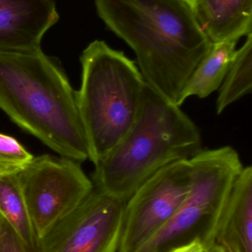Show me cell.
Wrapping results in <instances>:
<instances>
[{
	"label": "cell",
	"mask_w": 252,
	"mask_h": 252,
	"mask_svg": "<svg viewBox=\"0 0 252 252\" xmlns=\"http://www.w3.org/2000/svg\"><path fill=\"white\" fill-rule=\"evenodd\" d=\"M99 17L136 53L145 82L177 105L213 43L186 0H95Z\"/></svg>",
	"instance_id": "1"
},
{
	"label": "cell",
	"mask_w": 252,
	"mask_h": 252,
	"mask_svg": "<svg viewBox=\"0 0 252 252\" xmlns=\"http://www.w3.org/2000/svg\"><path fill=\"white\" fill-rule=\"evenodd\" d=\"M0 109L61 157L88 159L75 91L42 50L0 52Z\"/></svg>",
	"instance_id": "2"
},
{
	"label": "cell",
	"mask_w": 252,
	"mask_h": 252,
	"mask_svg": "<svg viewBox=\"0 0 252 252\" xmlns=\"http://www.w3.org/2000/svg\"><path fill=\"white\" fill-rule=\"evenodd\" d=\"M180 108L146 83L131 128L95 165V189L126 202L157 172L198 154L201 131Z\"/></svg>",
	"instance_id": "3"
},
{
	"label": "cell",
	"mask_w": 252,
	"mask_h": 252,
	"mask_svg": "<svg viewBox=\"0 0 252 252\" xmlns=\"http://www.w3.org/2000/svg\"><path fill=\"white\" fill-rule=\"evenodd\" d=\"M77 106L94 165L130 130L139 113L145 82L137 64L124 52L96 40L81 53Z\"/></svg>",
	"instance_id": "4"
},
{
	"label": "cell",
	"mask_w": 252,
	"mask_h": 252,
	"mask_svg": "<svg viewBox=\"0 0 252 252\" xmlns=\"http://www.w3.org/2000/svg\"><path fill=\"white\" fill-rule=\"evenodd\" d=\"M190 161L191 188L180 208L133 252H166L195 239L205 251L216 244L220 216L244 165L238 151L228 145L202 149Z\"/></svg>",
	"instance_id": "5"
},
{
	"label": "cell",
	"mask_w": 252,
	"mask_h": 252,
	"mask_svg": "<svg viewBox=\"0 0 252 252\" xmlns=\"http://www.w3.org/2000/svg\"><path fill=\"white\" fill-rule=\"evenodd\" d=\"M16 174L37 241L94 189L80 162L64 157H34Z\"/></svg>",
	"instance_id": "6"
},
{
	"label": "cell",
	"mask_w": 252,
	"mask_h": 252,
	"mask_svg": "<svg viewBox=\"0 0 252 252\" xmlns=\"http://www.w3.org/2000/svg\"><path fill=\"white\" fill-rule=\"evenodd\" d=\"M190 159L166 166L126 201L118 252H133L162 228L180 208L192 182Z\"/></svg>",
	"instance_id": "7"
},
{
	"label": "cell",
	"mask_w": 252,
	"mask_h": 252,
	"mask_svg": "<svg viewBox=\"0 0 252 252\" xmlns=\"http://www.w3.org/2000/svg\"><path fill=\"white\" fill-rule=\"evenodd\" d=\"M125 204L93 189L38 240L36 252H118Z\"/></svg>",
	"instance_id": "8"
},
{
	"label": "cell",
	"mask_w": 252,
	"mask_h": 252,
	"mask_svg": "<svg viewBox=\"0 0 252 252\" xmlns=\"http://www.w3.org/2000/svg\"><path fill=\"white\" fill-rule=\"evenodd\" d=\"M59 19L55 0H0V52L41 50L44 34Z\"/></svg>",
	"instance_id": "9"
},
{
	"label": "cell",
	"mask_w": 252,
	"mask_h": 252,
	"mask_svg": "<svg viewBox=\"0 0 252 252\" xmlns=\"http://www.w3.org/2000/svg\"><path fill=\"white\" fill-rule=\"evenodd\" d=\"M216 244L232 252H252V167L237 177L220 216Z\"/></svg>",
	"instance_id": "10"
},
{
	"label": "cell",
	"mask_w": 252,
	"mask_h": 252,
	"mask_svg": "<svg viewBox=\"0 0 252 252\" xmlns=\"http://www.w3.org/2000/svg\"><path fill=\"white\" fill-rule=\"evenodd\" d=\"M192 7L213 44L252 33V0H195Z\"/></svg>",
	"instance_id": "11"
},
{
	"label": "cell",
	"mask_w": 252,
	"mask_h": 252,
	"mask_svg": "<svg viewBox=\"0 0 252 252\" xmlns=\"http://www.w3.org/2000/svg\"><path fill=\"white\" fill-rule=\"evenodd\" d=\"M238 41L228 40L212 44L183 87L177 106L180 107L190 97L207 98L219 90L235 59Z\"/></svg>",
	"instance_id": "12"
},
{
	"label": "cell",
	"mask_w": 252,
	"mask_h": 252,
	"mask_svg": "<svg viewBox=\"0 0 252 252\" xmlns=\"http://www.w3.org/2000/svg\"><path fill=\"white\" fill-rule=\"evenodd\" d=\"M0 219L10 226L30 252L37 238L16 172L0 170Z\"/></svg>",
	"instance_id": "13"
},
{
	"label": "cell",
	"mask_w": 252,
	"mask_h": 252,
	"mask_svg": "<svg viewBox=\"0 0 252 252\" xmlns=\"http://www.w3.org/2000/svg\"><path fill=\"white\" fill-rule=\"evenodd\" d=\"M252 33L237 50L235 59L219 88L216 101V113L220 115L244 96L252 93Z\"/></svg>",
	"instance_id": "14"
},
{
	"label": "cell",
	"mask_w": 252,
	"mask_h": 252,
	"mask_svg": "<svg viewBox=\"0 0 252 252\" xmlns=\"http://www.w3.org/2000/svg\"><path fill=\"white\" fill-rule=\"evenodd\" d=\"M34 158L15 138L0 133V170L16 172Z\"/></svg>",
	"instance_id": "15"
},
{
	"label": "cell",
	"mask_w": 252,
	"mask_h": 252,
	"mask_svg": "<svg viewBox=\"0 0 252 252\" xmlns=\"http://www.w3.org/2000/svg\"><path fill=\"white\" fill-rule=\"evenodd\" d=\"M0 252H30L10 226L1 219Z\"/></svg>",
	"instance_id": "16"
},
{
	"label": "cell",
	"mask_w": 252,
	"mask_h": 252,
	"mask_svg": "<svg viewBox=\"0 0 252 252\" xmlns=\"http://www.w3.org/2000/svg\"><path fill=\"white\" fill-rule=\"evenodd\" d=\"M166 252H205V250L201 241L195 239L183 245L171 249Z\"/></svg>",
	"instance_id": "17"
},
{
	"label": "cell",
	"mask_w": 252,
	"mask_h": 252,
	"mask_svg": "<svg viewBox=\"0 0 252 252\" xmlns=\"http://www.w3.org/2000/svg\"><path fill=\"white\" fill-rule=\"evenodd\" d=\"M205 252H232L230 250L226 249V247H223L218 244H214L213 247L206 250Z\"/></svg>",
	"instance_id": "18"
},
{
	"label": "cell",
	"mask_w": 252,
	"mask_h": 252,
	"mask_svg": "<svg viewBox=\"0 0 252 252\" xmlns=\"http://www.w3.org/2000/svg\"><path fill=\"white\" fill-rule=\"evenodd\" d=\"M186 1H187L189 4H190L191 5H192V4H193L194 1H195V0H186Z\"/></svg>",
	"instance_id": "19"
}]
</instances>
